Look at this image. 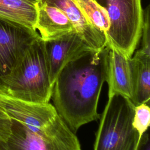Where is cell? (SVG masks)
<instances>
[{
    "label": "cell",
    "instance_id": "19",
    "mask_svg": "<svg viewBox=\"0 0 150 150\" xmlns=\"http://www.w3.org/2000/svg\"><path fill=\"white\" fill-rule=\"evenodd\" d=\"M31 1H33V2H36L38 0H31Z\"/></svg>",
    "mask_w": 150,
    "mask_h": 150
},
{
    "label": "cell",
    "instance_id": "2",
    "mask_svg": "<svg viewBox=\"0 0 150 150\" xmlns=\"http://www.w3.org/2000/svg\"><path fill=\"white\" fill-rule=\"evenodd\" d=\"M53 85L40 37L29 45L10 71L1 80L0 88L8 94L25 101L47 103Z\"/></svg>",
    "mask_w": 150,
    "mask_h": 150
},
{
    "label": "cell",
    "instance_id": "3",
    "mask_svg": "<svg viewBox=\"0 0 150 150\" xmlns=\"http://www.w3.org/2000/svg\"><path fill=\"white\" fill-rule=\"evenodd\" d=\"M135 106L128 98L108 97L100 117L94 150H137L141 137L132 125Z\"/></svg>",
    "mask_w": 150,
    "mask_h": 150
},
{
    "label": "cell",
    "instance_id": "15",
    "mask_svg": "<svg viewBox=\"0 0 150 150\" xmlns=\"http://www.w3.org/2000/svg\"><path fill=\"white\" fill-rule=\"evenodd\" d=\"M146 103L135 106L132 125L140 137L148 130L150 122V108Z\"/></svg>",
    "mask_w": 150,
    "mask_h": 150
},
{
    "label": "cell",
    "instance_id": "1",
    "mask_svg": "<svg viewBox=\"0 0 150 150\" xmlns=\"http://www.w3.org/2000/svg\"><path fill=\"white\" fill-rule=\"evenodd\" d=\"M110 47L90 51L66 64L54 83L51 98L58 115L74 133L100 118L98 102L106 81Z\"/></svg>",
    "mask_w": 150,
    "mask_h": 150
},
{
    "label": "cell",
    "instance_id": "16",
    "mask_svg": "<svg viewBox=\"0 0 150 150\" xmlns=\"http://www.w3.org/2000/svg\"><path fill=\"white\" fill-rule=\"evenodd\" d=\"M149 5H148L144 11V21L141 32V48L139 49L147 54L150 55L149 41Z\"/></svg>",
    "mask_w": 150,
    "mask_h": 150
},
{
    "label": "cell",
    "instance_id": "11",
    "mask_svg": "<svg viewBox=\"0 0 150 150\" xmlns=\"http://www.w3.org/2000/svg\"><path fill=\"white\" fill-rule=\"evenodd\" d=\"M129 59L117 50L110 48L106 79L108 86V97L120 94L131 100L132 83Z\"/></svg>",
    "mask_w": 150,
    "mask_h": 150
},
{
    "label": "cell",
    "instance_id": "5",
    "mask_svg": "<svg viewBox=\"0 0 150 150\" xmlns=\"http://www.w3.org/2000/svg\"><path fill=\"white\" fill-rule=\"evenodd\" d=\"M12 120L11 135L0 145V150H81L75 133L59 115L49 128L40 132Z\"/></svg>",
    "mask_w": 150,
    "mask_h": 150
},
{
    "label": "cell",
    "instance_id": "13",
    "mask_svg": "<svg viewBox=\"0 0 150 150\" xmlns=\"http://www.w3.org/2000/svg\"><path fill=\"white\" fill-rule=\"evenodd\" d=\"M36 2L31 0H0V19L36 31Z\"/></svg>",
    "mask_w": 150,
    "mask_h": 150
},
{
    "label": "cell",
    "instance_id": "10",
    "mask_svg": "<svg viewBox=\"0 0 150 150\" xmlns=\"http://www.w3.org/2000/svg\"><path fill=\"white\" fill-rule=\"evenodd\" d=\"M37 18L36 30L42 41L59 38L76 32L66 15L56 6L40 0L36 2Z\"/></svg>",
    "mask_w": 150,
    "mask_h": 150
},
{
    "label": "cell",
    "instance_id": "12",
    "mask_svg": "<svg viewBox=\"0 0 150 150\" xmlns=\"http://www.w3.org/2000/svg\"><path fill=\"white\" fill-rule=\"evenodd\" d=\"M132 83V103L137 106L142 103L149 105L150 55L140 49L129 59Z\"/></svg>",
    "mask_w": 150,
    "mask_h": 150
},
{
    "label": "cell",
    "instance_id": "17",
    "mask_svg": "<svg viewBox=\"0 0 150 150\" xmlns=\"http://www.w3.org/2000/svg\"><path fill=\"white\" fill-rule=\"evenodd\" d=\"M12 130V119L4 110L0 108V145L8 141L11 135Z\"/></svg>",
    "mask_w": 150,
    "mask_h": 150
},
{
    "label": "cell",
    "instance_id": "9",
    "mask_svg": "<svg viewBox=\"0 0 150 150\" xmlns=\"http://www.w3.org/2000/svg\"><path fill=\"white\" fill-rule=\"evenodd\" d=\"M60 9L73 25L76 32L93 50L99 51L107 46L105 35L90 22L76 0H40Z\"/></svg>",
    "mask_w": 150,
    "mask_h": 150
},
{
    "label": "cell",
    "instance_id": "4",
    "mask_svg": "<svg viewBox=\"0 0 150 150\" xmlns=\"http://www.w3.org/2000/svg\"><path fill=\"white\" fill-rule=\"evenodd\" d=\"M107 12V45L131 58L139 43L144 21L141 0H94Z\"/></svg>",
    "mask_w": 150,
    "mask_h": 150
},
{
    "label": "cell",
    "instance_id": "18",
    "mask_svg": "<svg viewBox=\"0 0 150 150\" xmlns=\"http://www.w3.org/2000/svg\"><path fill=\"white\" fill-rule=\"evenodd\" d=\"M137 150H150L149 134L147 131L141 137Z\"/></svg>",
    "mask_w": 150,
    "mask_h": 150
},
{
    "label": "cell",
    "instance_id": "20",
    "mask_svg": "<svg viewBox=\"0 0 150 150\" xmlns=\"http://www.w3.org/2000/svg\"></svg>",
    "mask_w": 150,
    "mask_h": 150
},
{
    "label": "cell",
    "instance_id": "14",
    "mask_svg": "<svg viewBox=\"0 0 150 150\" xmlns=\"http://www.w3.org/2000/svg\"><path fill=\"white\" fill-rule=\"evenodd\" d=\"M76 1L93 26L105 35L110 28L109 19L106 11L94 0H76Z\"/></svg>",
    "mask_w": 150,
    "mask_h": 150
},
{
    "label": "cell",
    "instance_id": "7",
    "mask_svg": "<svg viewBox=\"0 0 150 150\" xmlns=\"http://www.w3.org/2000/svg\"><path fill=\"white\" fill-rule=\"evenodd\" d=\"M39 37L36 31L0 19V81L26 47Z\"/></svg>",
    "mask_w": 150,
    "mask_h": 150
},
{
    "label": "cell",
    "instance_id": "6",
    "mask_svg": "<svg viewBox=\"0 0 150 150\" xmlns=\"http://www.w3.org/2000/svg\"><path fill=\"white\" fill-rule=\"evenodd\" d=\"M0 108L13 120L32 131L40 132L49 128L58 114L50 103H37L15 98L0 88Z\"/></svg>",
    "mask_w": 150,
    "mask_h": 150
},
{
    "label": "cell",
    "instance_id": "8",
    "mask_svg": "<svg viewBox=\"0 0 150 150\" xmlns=\"http://www.w3.org/2000/svg\"><path fill=\"white\" fill-rule=\"evenodd\" d=\"M43 43L49 77L53 85L59 73L66 64L93 50L76 32L56 39L43 41Z\"/></svg>",
    "mask_w": 150,
    "mask_h": 150
}]
</instances>
